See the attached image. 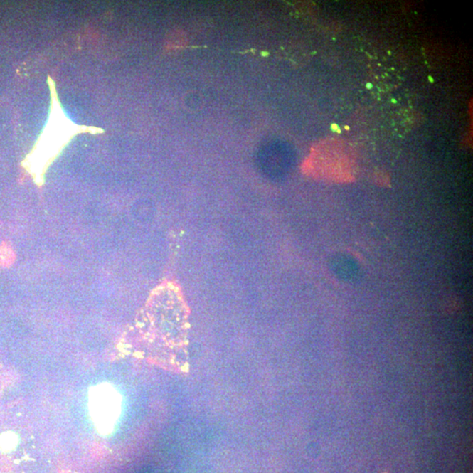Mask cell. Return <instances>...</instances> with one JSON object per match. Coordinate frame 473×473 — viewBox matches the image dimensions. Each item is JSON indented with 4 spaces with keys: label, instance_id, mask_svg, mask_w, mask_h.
Returning a JSON list of instances; mask_svg holds the SVG:
<instances>
[{
    "label": "cell",
    "instance_id": "4",
    "mask_svg": "<svg viewBox=\"0 0 473 473\" xmlns=\"http://www.w3.org/2000/svg\"><path fill=\"white\" fill-rule=\"evenodd\" d=\"M17 445V436L14 433H5L0 437V448L10 450Z\"/></svg>",
    "mask_w": 473,
    "mask_h": 473
},
{
    "label": "cell",
    "instance_id": "1",
    "mask_svg": "<svg viewBox=\"0 0 473 473\" xmlns=\"http://www.w3.org/2000/svg\"><path fill=\"white\" fill-rule=\"evenodd\" d=\"M186 310L173 286L154 291L147 302L141 324L144 339L155 346L180 349L186 334Z\"/></svg>",
    "mask_w": 473,
    "mask_h": 473
},
{
    "label": "cell",
    "instance_id": "2",
    "mask_svg": "<svg viewBox=\"0 0 473 473\" xmlns=\"http://www.w3.org/2000/svg\"><path fill=\"white\" fill-rule=\"evenodd\" d=\"M51 90V116L46 127L40 136L33 149L26 158V166L32 174L38 184H43L44 174L48 166L55 160L60 151L70 141L73 136L80 132H90L92 134L103 132L98 128L78 126L71 122L64 115L62 107L55 92L54 81L48 78Z\"/></svg>",
    "mask_w": 473,
    "mask_h": 473
},
{
    "label": "cell",
    "instance_id": "3",
    "mask_svg": "<svg viewBox=\"0 0 473 473\" xmlns=\"http://www.w3.org/2000/svg\"><path fill=\"white\" fill-rule=\"evenodd\" d=\"M122 408V398L115 387L102 383L90 388L89 410L95 427L101 435L115 430Z\"/></svg>",
    "mask_w": 473,
    "mask_h": 473
},
{
    "label": "cell",
    "instance_id": "5",
    "mask_svg": "<svg viewBox=\"0 0 473 473\" xmlns=\"http://www.w3.org/2000/svg\"><path fill=\"white\" fill-rule=\"evenodd\" d=\"M14 255L11 249L6 247L0 248V265L2 266H7L12 262Z\"/></svg>",
    "mask_w": 473,
    "mask_h": 473
}]
</instances>
